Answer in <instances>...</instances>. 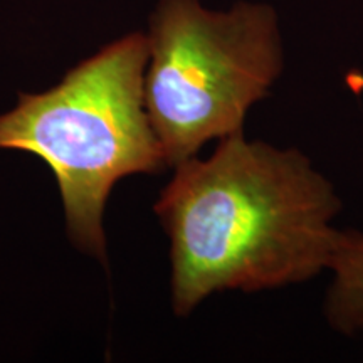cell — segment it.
<instances>
[{
  "label": "cell",
  "instance_id": "obj_1",
  "mask_svg": "<svg viewBox=\"0 0 363 363\" xmlns=\"http://www.w3.org/2000/svg\"><path fill=\"white\" fill-rule=\"evenodd\" d=\"M153 211L170 239L172 308L214 293H257L328 271L342 199L298 148L235 133L174 167Z\"/></svg>",
  "mask_w": 363,
  "mask_h": 363
},
{
  "label": "cell",
  "instance_id": "obj_2",
  "mask_svg": "<svg viewBox=\"0 0 363 363\" xmlns=\"http://www.w3.org/2000/svg\"><path fill=\"white\" fill-rule=\"evenodd\" d=\"M147 35L103 48L38 94L0 115V148L33 153L56 177L66 229L81 251L106 261L103 212L116 182L167 169L145 106Z\"/></svg>",
  "mask_w": 363,
  "mask_h": 363
},
{
  "label": "cell",
  "instance_id": "obj_3",
  "mask_svg": "<svg viewBox=\"0 0 363 363\" xmlns=\"http://www.w3.org/2000/svg\"><path fill=\"white\" fill-rule=\"evenodd\" d=\"M145 106L167 167L212 140L242 133L247 113L284 69L278 16L267 4L227 12L160 0L150 19Z\"/></svg>",
  "mask_w": 363,
  "mask_h": 363
},
{
  "label": "cell",
  "instance_id": "obj_4",
  "mask_svg": "<svg viewBox=\"0 0 363 363\" xmlns=\"http://www.w3.org/2000/svg\"><path fill=\"white\" fill-rule=\"evenodd\" d=\"M328 271L331 283L323 305L326 321L347 337L363 335V233L340 230Z\"/></svg>",
  "mask_w": 363,
  "mask_h": 363
}]
</instances>
